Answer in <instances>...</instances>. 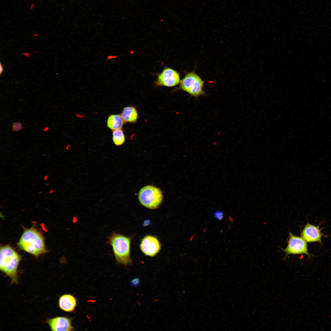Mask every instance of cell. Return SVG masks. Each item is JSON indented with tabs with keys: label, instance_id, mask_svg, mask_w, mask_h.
<instances>
[{
	"label": "cell",
	"instance_id": "1",
	"mask_svg": "<svg viewBox=\"0 0 331 331\" xmlns=\"http://www.w3.org/2000/svg\"><path fill=\"white\" fill-rule=\"evenodd\" d=\"M17 245L22 250L35 256L47 252L43 236L34 226L24 229Z\"/></svg>",
	"mask_w": 331,
	"mask_h": 331
},
{
	"label": "cell",
	"instance_id": "2",
	"mask_svg": "<svg viewBox=\"0 0 331 331\" xmlns=\"http://www.w3.org/2000/svg\"><path fill=\"white\" fill-rule=\"evenodd\" d=\"M132 237L113 232L108 237V243L111 246L116 261L125 266L131 264V245Z\"/></svg>",
	"mask_w": 331,
	"mask_h": 331
},
{
	"label": "cell",
	"instance_id": "3",
	"mask_svg": "<svg viewBox=\"0 0 331 331\" xmlns=\"http://www.w3.org/2000/svg\"><path fill=\"white\" fill-rule=\"evenodd\" d=\"M21 260V256L10 246L1 247L0 269L10 278L12 283L18 282L17 268Z\"/></svg>",
	"mask_w": 331,
	"mask_h": 331
},
{
	"label": "cell",
	"instance_id": "4",
	"mask_svg": "<svg viewBox=\"0 0 331 331\" xmlns=\"http://www.w3.org/2000/svg\"><path fill=\"white\" fill-rule=\"evenodd\" d=\"M164 195L162 190L152 185H147L141 188L138 194L140 204L151 210L158 208L162 204Z\"/></svg>",
	"mask_w": 331,
	"mask_h": 331
},
{
	"label": "cell",
	"instance_id": "5",
	"mask_svg": "<svg viewBox=\"0 0 331 331\" xmlns=\"http://www.w3.org/2000/svg\"><path fill=\"white\" fill-rule=\"evenodd\" d=\"M180 83L179 89L186 92L191 96L197 98L205 94L204 90L205 82L194 70L186 73Z\"/></svg>",
	"mask_w": 331,
	"mask_h": 331
},
{
	"label": "cell",
	"instance_id": "6",
	"mask_svg": "<svg viewBox=\"0 0 331 331\" xmlns=\"http://www.w3.org/2000/svg\"><path fill=\"white\" fill-rule=\"evenodd\" d=\"M287 245L282 251L286 254L284 259L290 254H306L308 258L313 256L308 252L307 242L302 237L294 235L291 232L287 240Z\"/></svg>",
	"mask_w": 331,
	"mask_h": 331
},
{
	"label": "cell",
	"instance_id": "7",
	"mask_svg": "<svg viewBox=\"0 0 331 331\" xmlns=\"http://www.w3.org/2000/svg\"><path fill=\"white\" fill-rule=\"evenodd\" d=\"M139 245L142 252L150 257L156 255L161 248V243L158 238L150 235L144 236L141 240Z\"/></svg>",
	"mask_w": 331,
	"mask_h": 331
},
{
	"label": "cell",
	"instance_id": "8",
	"mask_svg": "<svg viewBox=\"0 0 331 331\" xmlns=\"http://www.w3.org/2000/svg\"><path fill=\"white\" fill-rule=\"evenodd\" d=\"M181 82L179 74L176 70L169 67L165 68L158 74L155 84L157 86L173 87Z\"/></svg>",
	"mask_w": 331,
	"mask_h": 331
},
{
	"label": "cell",
	"instance_id": "9",
	"mask_svg": "<svg viewBox=\"0 0 331 331\" xmlns=\"http://www.w3.org/2000/svg\"><path fill=\"white\" fill-rule=\"evenodd\" d=\"M319 226L307 223L301 233V237L307 242H318L322 245L321 238L327 237L321 232Z\"/></svg>",
	"mask_w": 331,
	"mask_h": 331
},
{
	"label": "cell",
	"instance_id": "10",
	"mask_svg": "<svg viewBox=\"0 0 331 331\" xmlns=\"http://www.w3.org/2000/svg\"><path fill=\"white\" fill-rule=\"evenodd\" d=\"M72 319L66 317H57L48 319L46 321L51 330L70 331L74 328L72 325Z\"/></svg>",
	"mask_w": 331,
	"mask_h": 331
},
{
	"label": "cell",
	"instance_id": "11",
	"mask_svg": "<svg viewBox=\"0 0 331 331\" xmlns=\"http://www.w3.org/2000/svg\"><path fill=\"white\" fill-rule=\"evenodd\" d=\"M76 298L70 294H64L61 295L59 300V306L62 310L67 312L74 311L77 305Z\"/></svg>",
	"mask_w": 331,
	"mask_h": 331
},
{
	"label": "cell",
	"instance_id": "12",
	"mask_svg": "<svg viewBox=\"0 0 331 331\" xmlns=\"http://www.w3.org/2000/svg\"><path fill=\"white\" fill-rule=\"evenodd\" d=\"M120 114L125 123H135L138 118V111L135 107L132 106L124 107Z\"/></svg>",
	"mask_w": 331,
	"mask_h": 331
},
{
	"label": "cell",
	"instance_id": "13",
	"mask_svg": "<svg viewBox=\"0 0 331 331\" xmlns=\"http://www.w3.org/2000/svg\"><path fill=\"white\" fill-rule=\"evenodd\" d=\"M125 123L120 114H113L108 116L106 125L108 128L113 131L122 129Z\"/></svg>",
	"mask_w": 331,
	"mask_h": 331
},
{
	"label": "cell",
	"instance_id": "14",
	"mask_svg": "<svg viewBox=\"0 0 331 331\" xmlns=\"http://www.w3.org/2000/svg\"><path fill=\"white\" fill-rule=\"evenodd\" d=\"M112 131V139L113 143L117 146L122 145L126 140L123 130L122 128Z\"/></svg>",
	"mask_w": 331,
	"mask_h": 331
},
{
	"label": "cell",
	"instance_id": "15",
	"mask_svg": "<svg viewBox=\"0 0 331 331\" xmlns=\"http://www.w3.org/2000/svg\"><path fill=\"white\" fill-rule=\"evenodd\" d=\"M213 216L216 220L219 221L223 220L224 218L223 212L220 210L215 211L214 213Z\"/></svg>",
	"mask_w": 331,
	"mask_h": 331
},
{
	"label": "cell",
	"instance_id": "16",
	"mask_svg": "<svg viewBox=\"0 0 331 331\" xmlns=\"http://www.w3.org/2000/svg\"><path fill=\"white\" fill-rule=\"evenodd\" d=\"M23 128L22 124L20 122H15L12 123V131H19L22 129Z\"/></svg>",
	"mask_w": 331,
	"mask_h": 331
},
{
	"label": "cell",
	"instance_id": "17",
	"mask_svg": "<svg viewBox=\"0 0 331 331\" xmlns=\"http://www.w3.org/2000/svg\"><path fill=\"white\" fill-rule=\"evenodd\" d=\"M140 280L138 278H135L132 279L131 281L130 284L132 287H136L140 284Z\"/></svg>",
	"mask_w": 331,
	"mask_h": 331
},
{
	"label": "cell",
	"instance_id": "18",
	"mask_svg": "<svg viewBox=\"0 0 331 331\" xmlns=\"http://www.w3.org/2000/svg\"><path fill=\"white\" fill-rule=\"evenodd\" d=\"M0 73L1 74L3 71V68L2 64L0 63Z\"/></svg>",
	"mask_w": 331,
	"mask_h": 331
},
{
	"label": "cell",
	"instance_id": "19",
	"mask_svg": "<svg viewBox=\"0 0 331 331\" xmlns=\"http://www.w3.org/2000/svg\"><path fill=\"white\" fill-rule=\"evenodd\" d=\"M116 56H108L107 57V60H109L110 59H112L115 58H116Z\"/></svg>",
	"mask_w": 331,
	"mask_h": 331
},
{
	"label": "cell",
	"instance_id": "20",
	"mask_svg": "<svg viewBox=\"0 0 331 331\" xmlns=\"http://www.w3.org/2000/svg\"><path fill=\"white\" fill-rule=\"evenodd\" d=\"M49 129V128H48V127H46L44 128V131H47Z\"/></svg>",
	"mask_w": 331,
	"mask_h": 331
}]
</instances>
